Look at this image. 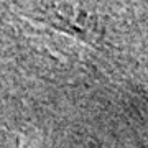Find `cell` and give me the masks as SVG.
<instances>
[{"mask_svg":"<svg viewBox=\"0 0 148 148\" xmlns=\"http://www.w3.org/2000/svg\"><path fill=\"white\" fill-rule=\"evenodd\" d=\"M20 148H36V147H35L33 143H25V145H21Z\"/></svg>","mask_w":148,"mask_h":148,"instance_id":"6da1fadb","label":"cell"}]
</instances>
